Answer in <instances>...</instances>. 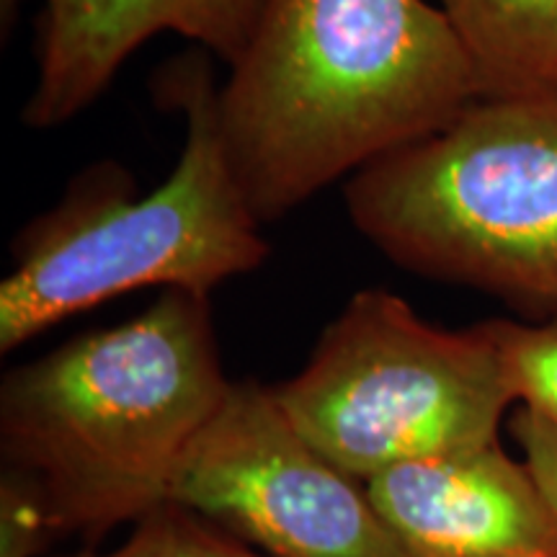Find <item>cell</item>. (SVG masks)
Wrapping results in <instances>:
<instances>
[{
    "instance_id": "cell-1",
    "label": "cell",
    "mask_w": 557,
    "mask_h": 557,
    "mask_svg": "<svg viewBox=\"0 0 557 557\" xmlns=\"http://www.w3.org/2000/svg\"><path fill=\"white\" fill-rule=\"evenodd\" d=\"M227 70L220 129L261 225L478 101L468 54L429 0H263Z\"/></svg>"
},
{
    "instance_id": "cell-2",
    "label": "cell",
    "mask_w": 557,
    "mask_h": 557,
    "mask_svg": "<svg viewBox=\"0 0 557 557\" xmlns=\"http://www.w3.org/2000/svg\"><path fill=\"white\" fill-rule=\"evenodd\" d=\"M227 389L209 295L163 289L137 318L5 374L3 487L47 537L101 542L171 504Z\"/></svg>"
},
{
    "instance_id": "cell-3",
    "label": "cell",
    "mask_w": 557,
    "mask_h": 557,
    "mask_svg": "<svg viewBox=\"0 0 557 557\" xmlns=\"http://www.w3.org/2000/svg\"><path fill=\"white\" fill-rule=\"evenodd\" d=\"M209 58L197 50L160 70L158 96L184 114L186 143L156 191L139 194L107 160L70 181L65 197L16 235L13 269L0 282V351L127 292L212 295L269 259L230 165Z\"/></svg>"
},
{
    "instance_id": "cell-4",
    "label": "cell",
    "mask_w": 557,
    "mask_h": 557,
    "mask_svg": "<svg viewBox=\"0 0 557 557\" xmlns=\"http://www.w3.org/2000/svg\"><path fill=\"white\" fill-rule=\"evenodd\" d=\"M344 199L395 267L557 312V96L470 103L346 178Z\"/></svg>"
},
{
    "instance_id": "cell-5",
    "label": "cell",
    "mask_w": 557,
    "mask_h": 557,
    "mask_svg": "<svg viewBox=\"0 0 557 557\" xmlns=\"http://www.w3.org/2000/svg\"><path fill=\"white\" fill-rule=\"evenodd\" d=\"M274 395L299 434L361 483L493 447L519 406L491 323L436 329L385 289L348 299Z\"/></svg>"
},
{
    "instance_id": "cell-6",
    "label": "cell",
    "mask_w": 557,
    "mask_h": 557,
    "mask_svg": "<svg viewBox=\"0 0 557 557\" xmlns=\"http://www.w3.org/2000/svg\"><path fill=\"white\" fill-rule=\"evenodd\" d=\"M171 504L267 557H406L367 485L320 455L259 382H230Z\"/></svg>"
},
{
    "instance_id": "cell-7",
    "label": "cell",
    "mask_w": 557,
    "mask_h": 557,
    "mask_svg": "<svg viewBox=\"0 0 557 557\" xmlns=\"http://www.w3.org/2000/svg\"><path fill=\"white\" fill-rule=\"evenodd\" d=\"M364 485L406 557H557V508L500 442Z\"/></svg>"
},
{
    "instance_id": "cell-8",
    "label": "cell",
    "mask_w": 557,
    "mask_h": 557,
    "mask_svg": "<svg viewBox=\"0 0 557 557\" xmlns=\"http://www.w3.org/2000/svg\"><path fill=\"white\" fill-rule=\"evenodd\" d=\"M263 0H41L37 83L24 122L52 129L86 111L145 41L173 32L233 67Z\"/></svg>"
},
{
    "instance_id": "cell-9",
    "label": "cell",
    "mask_w": 557,
    "mask_h": 557,
    "mask_svg": "<svg viewBox=\"0 0 557 557\" xmlns=\"http://www.w3.org/2000/svg\"><path fill=\"white\" fill-rule=\"evenodd\" d=\"M475 75L478 101L557 96V0H436Z\"/></svg>"
},
{
    "instance_id": "cell-10",
    "label": "cell",
    "mask_w": 557,
    "mask_h": 557,
    "mask_svg": "<svg viewBox=\"0 0 557 557\" xmlns=\"http://www.w3.org/2000/svg\"><path fill=\"white\" fill-rule=\"evenodd\" d=\"M67 557H267L212 521L169 504L137 521L122 545L109 553H78Z\"/></svg>"
},
{
    "instance_id": "cell-11",
    "label": "cell",
    "mask_w": 557,
    "mask_h": 557,
    "mask_svg": "<svg viewBox=\"0 0 557 557\" xmlns=\"http://www.w3.org/2000/svg\"><path fill=\"white\" fill-rule=\"evenodd\" d=\"M496 336L519 406L557 418V320L511 323L487 320Z\"/></svg>"
},
{
    "instance_id": "cell-12",
    "label": "cell",
    "mask_w": 557,
    "mask_h": 557,
    "mask_svg": "<svg viewBox=\"0 0 557 557\" xmlns=\"http://www.w3.org/2000/svg\"><path fill=\"white\" fill-rule=\"evenodd\" d=\"M521 459L537 480L542 493L557 508V418L529 406H517L506 421Z\"/></svg>"
},
{
    "instance_id": "cell-13",
    "label": "cell",
    "mask_w": 557,
    "mask_h": 557,
    "mask_svg": "<svg viewBox=\"0 0 557 557\" xmlns=\"http://www.w3.org/2000/svg\"><path fill=\"white\" fill-rule=\"evenodd\" d=\"M24 3L26 0H0V32H3V37L13 29V21H16L18 9Z\"/></svg>"
}]
</instances>
